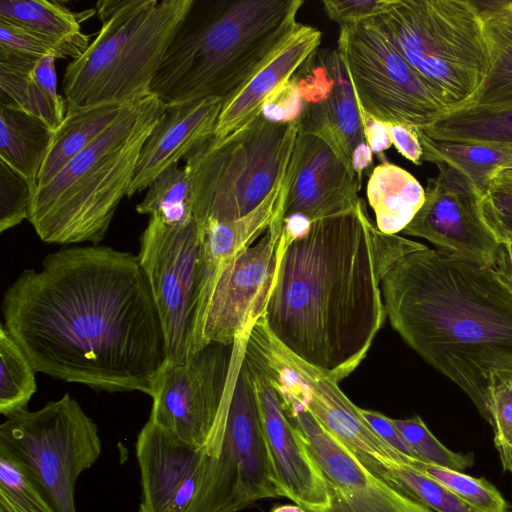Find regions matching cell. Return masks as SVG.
<instances>
[{
  "mask_svg": "<svg viewBox=\"0 0 512 512\" xmlns=\"http://www.w3.org/2000/svg\"><path fill=\"white\" fill-rule=\"evenodd\" d=\"M137 256L162 325L166 362H186L205 347L203 324L216 278L197 222L172 226L150 216Z\"/></svg>",
  "mask_w": 512,
  "mask_h": 512,
  "instance_id": "9",
  "label": "cell"
},
{
  "mask_svg": "<svg viewBox=\"0 0 512 512\" xmlns=\"http://www.w3.org/2000/svg\"><path fill=\"white\" fill-rule=\"evenodd\" d=\"M412 465L444 485L475 512H507L508 505L505 498L484 478H476L464 472L420 461Z\"/></svg>",
  "mask_w": 512,
  "mask_h": 512,
  "instance_id": "37",
  "label": "cell"
},
{
  "mask_svg": "<svg viewBox=\"0 0 512 512\" xmlns=\"http://www.w3.org/2000/svg\"><path fill=\"white\" fill-rule=\"evenodd\" d=\"M0 447L24 468L57 512H77L79 476L101 455L96 423L68 393L36 411L7 417L0 425Z\"/></svg>",
  "mask_w": 512,
  "mask_h": 512,
  "instance_id": "10",
  "label": "cell"
},
{
  "mask_svg": "<svg viewBox=\"0 0 512 512\" xmlns=\"http://www.w3.org/2000/svg\"><path fill=\"white\" fill-rule=\"evenodd\" d=\"M493 269L512 289V241L499 243Z\"/></svg>",
  "mask_w": 512,
  "mask_h": 512,
  "instance_id": "48",
  "label": "cell"
},
{
  "mask_svg": "<svg viewBox=\"0 0 512 512\" xmlns=\"http://www.w3.org/2000/svg\"><path fill=\"white\" fill-rule=\"evenodd\" d=\"M93 11L72 12L58 1L1 0L0 19L16 24L51 44L61 58H79L90 37L81 22Z\"/></svg>",
  "mask_w": 512,
  "mask_h": 512,
  "instance_id": "25",
  "label": "cell"
},
{
  "mask_svg": "<svg viewBox=\"0 0 512 512\" xmlns=\"http://www.w3.org/2000/svg\"><path fill=\"white\" fill-rule=\"evenodd\" d=\"M417 128L405 124H390L392 145L415 165L423 162V148Z\"/></svg>",
  "mask_w": 512,
  "mask_h": 512,
  "instance_id": "46",
  "label": "cell"
},
{
  "mask_svg": "<svg viewBox=\"0 0 512 512\" xmlns=\"http://www.w3.org/2000/svg\"><path fill=\"white\" fill-rule=\"evenodd\" d=\"M277 391L287 416L303 434L321 469L330 502L327 512H433L371 472L298 400Z\"/></svg>",
  "mask_w": 512,
  "mask_h": 512,
  "instance_id": "16",
  "label": "cell"
},
{
  "mask_svg": "<svg viewBox=\"0 0 512 512\" xmlns=\"http://www.w3.org/2000/svg\"><path fill=\"white\" fill-rule=\"evenodd\" d=\"M422 131L437 140L512 148V102L449 111Z\"/></svg>",
  "mask_w": 512,
  "mask_h": 512,
  "instance_id": "31",
  "label": "cell"
},
{
  "mask_svg": "<svg viewBox=\"0 0 512 512\" xmlns=\"http://www.w3.org/2000/svg\"><path fill=\"white\" fill-rule=\"evenodd\" d=\"M367 199L377 229L397 235L412 221L425 199V190L408 171L388 161L373 168L367 183Z\"/></svg>",
  "mask_w": 512,
  "mask_h": 512,
  "instance_id": "28",
  "label": "cell"
},
{
  "mask_svg": "<svg viewBox=\"0 0 512 512\" xmlns=\"http://www.w3.org/2000/svg\"><path fill=\"white\" fill-rule=\"evenodd\" d=\"M283 230L282 212L251 246L218 271L203 324L205 346L232 345L262 315L273 287Z\"/></svg>",
  "mask_w": 512,
  "mask_h": 512,
  "instance_id": "18",
  "label": "cell"
},
{
  "mask_svg": "<svg viewBox=\"0 0 512 512\" xmlns=\"http://www.w3.org/2000/svg\"><path fill=\"white\" fill-rule=\"evenodd\" d=\"M337 50L359 109L373 118L424 130L449 112L373 18L340 28Z\"/></svg>",
  "mask_w": 512,
  "mask_h": 512,
  "instance_id": "13",
  "label": "cell"
},
{
  "mask_svg": "<svg viewBox=\"0 0 512 512\" xmlns=\"http://www.w3.org/2000/svg\"><path fill=\"white\" fill-rule=\"evenodd\" d=\"M381 290L392 327L489 423L492 375L512 371V289L493 268L427 247L396 260Z\"/></svg>",
  "mask_w": 512,
  "mask_h": 512,
  "instance_id": "3",
  "label": "cell"
},
{
  "mask_svg": "<svg viewBox=\"0 0 512 512\" xmlns=\"http://www.w3.org/2000/svg\"><path fill=\"white\" fill-rule=\"evenodd\" d=\"M139 512H186L202 480L206 451L185 444L148 419L135 444Z\"/></svg>",
  "mask_w": 512,
  "mask_h": 512,
  "instance_id": "21",
  "label": "cell"
},
{
  "mask_svg": "<svg viewBox=\"0 0 512 512\" xmlns=\"http://www.w3.org/2000/svg\"><path fill=\"white\" fill-rule=\"evenodd\" d=\"M481 213L499 243L512 241V179L491 181L481 199Z\"/></svg>",
  "mask_w": 512,
  "mask_h": 512,
  "instance_id": "42",
  "label": "cell"
},
{
  "mask_svg": "<svg viewBox=\"0 0 512 512\" xmlns=\"http://www.w3.org/2000/svg\"><path fill=\"white\" fill-rule=\"evenodd\" d=\"M373 19L449 111L471 104L489 60L475 1L389 0Z\"/></svg>",
  "mask_w": 512,
  "mask_h": 512,
  "instance_id": "7",
  "label": "cell"
},
{
  "mask_svg": "<svg viewBox=\"0 0 512 512\" xmlns=\"http://www.w3.org/2000/svg\"><path fill=\"white\" fill-rule=\"evenodd\" d=\"M290 175L289 162L274 189L254 210L230 221L208 220L200 228L204 257L211 273L217 275L227 261L254 244L283 212Z\"/></svg>",
  "mask_w": 512,
  "mask_h": 512,
  "instance_id": "24",
  "label": "cell"
},
{
  "mask_svg": "<svg viewBox=\"0 0 512 512\" xmlns=\"http://www.w3.org/2000/svg\"><path fill=\"white\" fill-rule=\"evenodd\" d=\"M270 512H307L297 504H282L274 506Z\"/></svg>",
  "mask_w": 512,
  "mask_h": 512,
  "instance_id": "50",
  "label": "cell"
},
{
  "mask_svg": "<svg viewBox=\"0 0 512 512\" xmlns=\"http://www.w3.org/2000/svg\"><path fill=\"white\" fill-rule=\"evenodd\" d=\"M494 178L512 179V161L499 167L493 174Z\"/></svg>",
  "mask_w": 512,
  "mask_h": 512,
  "instance_id": "49",
  "label": "cell"
},
{
  "mask_svg": "<svg viewBox=\"0 0 512 512\" xmlns=\"http://www.w3.org/2000/svg\"><path fill=\"white\" fill-rule=\"evenodd\" d=\"M389 0H325L322 2L329 19L340 28L374 18L383 13Z\"/></svg>",
  "mask_w": 512,
  "mask_h": 512,
  "instance_id": "44",
  "label": "cell"
},
{
  "mask_svg": "<svg viewBox=\"0 0 512 512\" xmlns=\"http://www.w3.org/2000/svg\"><path fill=\"white\" fill-rule=\"evenodd\" d=\"M321 39L318 29L301 24L276 54L223 104L214 138H224L258 116L265 100L317 52Z\"/></svg>",
  "mask_w": 512,
  "mask_h": 512,
  "instance_id": "23",
  "label": "cell"
},
{
  "mask_svg": "<svg viewBox=\"0 0 512 512\" xmlns=\"http://www.w3.org/2000/svg\"><path fill=\"white\" fill-rule=\"evenodd\" d=\"M0 512H57L21 464L1 447Z\"/></svg>",
  "mask_w": 512,
  "mask_h": 512,
  "instance_id": "36",
  "label": "cell"
},
{
  "mask_svg": "<svg viewBox=\"0 0 512 512\" xmlns=\"http://www.w3.org/2000/svg\"><path fill=\"white\" fill-rule=\"evenodd\" d=\"M194 0H103L96 38L65 68L67 110L131 104L151 94L165 52ZM66 110V111H67Z\"/></svg>",
  "mask_w": 512,
  "mask_h": 512,
  "instance_id": "6",
  "label": "cell"
},
{
  "mask_svg": "<svg viewBox=\"0 0 512 512\" xmlns=\"http://www.w3.org/2000/svg\"><path fill=\"white\" fill-rule=\"evenodd\" d=\"M222 107L216 98L166 105L142 147L127 197L149 188L161 173L214 137Z\"/></svg>",
  "mask_w": 512,
  "mask_h": 512,
  "instance_id": "22",
  "label": "cell"
},
{
  "mask_svg": "<svg viewBox=\"0 0 512 512\" xmlns=\"http://www.w3.org/2000/svg\"><path fill=\"white\" fill-rule=\"evenodd\" d=\"M510 512H512V507H511V511Z\"/></svg>",
  "mask_w": 512,
  "mask_h": 512,
  "instance_id": "51",
  "label": "cell"
},
{
  "mask_svg": "<svg viewBox=\"0 0 512 512\" xmlns=\"http://www.w3.org/2000/svg\"><path fill=\"white\" fill-rule=\"evenodd\" d=\"M423 161L446 164L464 176L483 196L490 187L494 172L512 161V148L480 143L437 140L418 130Z\"/></svg>",
  "mask_w": 512,
  "mask_h": 512,
  "instance_id": "32",
  "label": "cell"
},
{
  "mask_svg": "<svg viewBox=\"0 0 512 512\" xmlns=\"http://www.w3.org/2000/svg\"><path fill=\"white\" fill-rule=\"evenodd\" d=\"M359 410L372 430L382 440L396 451L409 458L413 463L420 461L409 442L394 424L393 419L377 411L363 408H359Z\"/></svg>",
  "mask_w": 512,
  "mask_h": 512,
  "instance_id": "45",
  "label": "cell"
},
{
  "mask_svg": "<svg viewBox=\"0 0 512 512\" xmlns=\"http://www.w3.org/2000/svg\"><path fill=\"white\" fill-rule=\"evenodd\" d=\"M276 481L286 497L307 512H327V485L300 430L287 416L280 395L247 356Z\"/></svg>",
  "mask_w": 512,
  "mask_h": 512,
  "instance_id": "19",
  "label": "cell"
},
{
  "mask_svg": "<svg viewBox=\"0 0 512 512\" xmlns=\"http://www.w3.org/2000/svg\"><path fill=\"white\" fill-rule=\"evenodd\" d=\"M299 72L294 75L303 99L299 130L324 138L362 181L373 153L338 50L316 52Z\"/></svg>",
  "mask_w": 512,
  "mask_h": 512,
  "instance_id": "15",
  "label": "cell"
},
{
  "mask_svg": "<svg viewBox=\"0 0 512 512\" xmlns=\"http://www.w3.org/2000/svg\"><path fill=\"white\" fill-rule=\"evenodd\" d=\"M366 141L373 153L382 162L387 161L384 152L392 145L390 124L381 122L360 110Z\"/></svg>",
  "mask_w": 512,
  "mask_h": 512,
  "instance_id": "47",
  "label": "cell"
},
{
  "mask_svg": "<svg viewBox=\"0 0 512 512\" xmlns=\"http://www.w3.org/2000/svg\"><path fill=\"white\" fill-rule=\"evenodd\" d=\"M252 326L232 345L212 343L183 363H165L149 419L177 440L206 449L223 431Z\"/></svg>",
  "mask_w": 512,
  "mask_h": 512,
  "instance_id": "12",
  "label": "cell"
},
{
  "mask_svg": "<svg viewBox=\"0 0 512 512\" xmlns=\"http://www.w3.org/2000/svg\"><path fill=\"white\" fill-rule=\"evenodd\" d=\"M32 193L26 178L0 160V232L28 219Z\"/></svg>",
  "mask_w": 512,
  "mask_h": 512,
  "instance_id": "41",
  "label": "cell"
},
{
  "mask_svg": "<svg viewBox=\"0 0 512 512\" xmlns=\"http://www.w3.org/2000/svg\"><path fill=\"white\" fill-rule=\"evenodd\" d=\"M282 220L311 222L354 208L362 181L322 137L299 130L290 160Z\"/></svg>",
  "mask_w": 512,
  "mask_h": 512,
  "instance_id": "20",
  "label": "cell"
},
{
  "mask_svg": "<svg viewBox=\"0 0 512 512\" xmlns=\"http://www.w3.org/2000/svg\"><path fill=\"white\" fill-rule=\"evenodd\" d=\"M299 122L275 123L259 114L230 135L212 137L187 158L194 188V219L230 221L270 194L292 156Z\"/></svg>",
  "mask_w": 512,
  "mask_h": 512,
  "instance_id": "8",
  "label": "cell"
},
{
  "mask_svg": "<svg viewBox=\"0 0 512 512\" xmlns=\"http://www.w3.org/2000/svg\"><path fill=\"white\" fill-rule=\"evenodd\" d=\"M165 108L153 94L131 103L51 181L35 189L28 221L43 242L98 245L104 239Z\"/></svg>",
  "mask_w": 512,
  "mask_h": 512,
  "instance_id": "5",
  "label": "cell"
},
{
  "mask_svg": "<svg viewBox=\"0 0 512 512\" xmlns=\"http://www.w3.org/2000/svg\"><path fill=\"white\" fill-rule=\"evenodd\" d=\"M426 248L380 232L363 199L298 233L283 225L261 320L286 350L339 383L365 358L387 316L383 275L402 256Z\"/></svg>",
  "mask_w": 512,
  "mask_h": 512,
  "instance_id": "2",
  "label": "cell"
},
{
  "mask_svg": "<svg viewBox=\"0 0 512 512\" xmlns=\"http://www.w3.org/2000/svg\"><path fill=\"white\" fill-rule=\"evenodd\" d=\"M488 410L503 470L512 474V371L492 375Z\"/></svg>",
  "mask_w": 512,
  "mask_h": 512,
  "instance_id": "39",
  "label": "cell"
},
{
  "mask_svg": "<svg viewBox=\"0 0 512 512\" xmlns=\"http://www.w3.org/2000/svg\"><path fill=\"white\" fill-rule=\"evenodd\" d=\"M194 202L190 169L186 164H177L152 182L143 200L136 205V211L155 216L165 224L179 226L195 220Z\"/></svg>",
  "mask_w": 512,
  "mask_h": 512,
  "instance_id": "33",
  "label": "cell"
},
{
  "mask_svg": "<svg viewBox=\"0 0 512 512\" xmlns=\"http://www.w3.org/2000/svg\"><path fill=\"white\" fill-rule=\"evenodd\" d=\"M303 0H194L151 84L166 105L228 101L301 25Z\"/></svg>",
  "mask_w": 512,
  "mask_h": 512,
  "instance_id": "4",
  "label": "cell"
},
{
  "mask_svg": "<svg viewBox=\"0 0 512 512\" xmlns=\"http://www.w3.org/2000/svg\"><path fill=\"white\" fill-rule=\"evenodd\" d=\"M4 326L36 372L152 397L166 363L162 325L138 256L70 246L24 270L2 301Z\"/></svg>",
  "mask_w": 512,
  "mask_h": 512,
  "instance_id": "1",
  "label": "cell"
},
{
  "mask_svg": "<svg viewBox=\"0 0 512 512\" xmlns=\"http://www.w3.org/2000/svg\"><path fill=\"white\" fill-rule=\"evenodd\" d=\"M476 3L489 60L484 81L470 105L512 102V1Z\"/></svg>",
  "mask_w": 512,
  "mask_h": 512,
  "instance_id": "29",
  "label": "cell"
},
{
  "mask_svg": "<svg viewBox=\"0 0 512 512\" xmlns=\"http://www.w3.org/2000/svg\"><path fill=\"white\" fill-rule=\"evenodd\" d=\"M130 104H102L67 110L41 167L37 187L51 181L73 158L91 145Z\"/></svg>",
  "mask_w": 512,
  "mask_h": 512,
  "instance_id": "30",
  "label": "cell"
},
{
  "mask_svg": "<svg viewBox=\"0 0 512 512\" xmlns=\"http://www.w3.org/2000/svg\"><path fill=\"white\" fill-rule=\"evenodd\" d=\"M302 110L303 99L293 76L265 100L260 114L275 123H292L299 120Z\"/></svg>",
  "mask_w": 512,
  "mask_h": 512,
  "instance_id": "43",
  "label": "cell"
},
{
  "mask_svg": "<svg viewBox=\"0 0 512 512\" xmlns=\"http://www.w3.org/2000/svg\"><path fill=\"white\" fill-rule=\"evenodd\" d=\"M46 56L61 58L57 50L45 40L0 19V64L32 67Z\"/></svg>",
  "mask_w": 512,
  "mask_h": 512,
  "instance_id": "40",
  "label": "cell"
},
{
  "mask_svg": "<svg viewBox=\"0 0 512 512\" xmlns=\"http://www.w3.org/2000/svg\"><path fill=\"white\" fill-rule=\"evenodd\" d=\"M283 497L263 431L255 385L245 357L238 369L216 457L206 453L197 492L186 512H238Z\"/></svg>",
  "mask_w": 512,
  "mask_h": 512,
  "instance_id": "11",
  "label": "cell"
},
{
  "mask_svg": "<svg viewBox=\"0 0 512 512\" xmlns=\"http://www.w3.org/2000/svg\"><path fill=\"white\" fill-rule=\"evenodd\" d=\"M246 355L278 390L298 400L371 472L382 477L400 463H413L372 430L337 382L286 350L260 318L250 333Z\"/></svg>",
  "mask_w": 512,
  "mask_h": 512,
  "instance_id": "14",
  "label": "cell"
},
{
  "mask_svg": "<svg viewBox=\"0 0 512 512\" xmlns=\"http://www.w3.org/2000/svg\"><path fill=\"white\" fill-rule=\"evenodd\" d=\"M35 369L4 324L0 325V413L6 417L27 410L37 390Z\"/></svg>",
  "mask_w": 512,
  "mask_h": 512,
  "instance_id": "34",
  "label": "cell"
},
{
  "mask_svg": "<svg viewBox=\"0 0 512 512\" xmlns=\"http://www.w3.org/2000/svg\"><path fill=\"white\" fill-rule=\"evenodd\" d=\"M54 56L40 59L32 67L0 64V96L56 130L66 115L65 99L57 91Z\"/></svg>",
  "mask_w": 512,
  "mask_h": 512,
  "instance_id": "27",
  "label": "cell"
},
{
  "mask_svg": "<svg viewBox=\"0 0 512 512\" xmlns=\"http://www.w3.org/2000/svg\"><path fill=\"white\" fill-rule=\"evenodd\" d=\"M382 478L435 512H475L444 485L410 463L387 469Z\"/></svg>",
  "mask_w": 512,
  "mask_h": 512,
  "instance_id": "35",
  "label": "cell"
},
{
  "mask_svg": "<svg viewBox=\"0 0 512 512\" xmlns=\"http://www.w3.org/2000/svg\"><path fill=\"white\" fill-rule=\"evenodd\" d=\"M393 422L421 462L460 472L474 464L472 453H455L449 450L432 434L419 416L393 419Z\"/></svg>",
  "mask_w": 512,
  "mask_h": 512,
  "instance_id": "38",
  "label": "cell"
},
{
  "mask_svg": "<svg viewBox=\"0 0 512 512\" xmlns=\"http://www.w3.org/2000/svg\"><path fill=\"white\" fill-rule=\"evenodd\" d=\"M437 167V175L427 181L424 203L402 232L428 240L446 255L493 268L499 242L483 220L482 195L456 169Z\"/></svg>",
  "mask_w": 512,
  "mask_h": 512,
  "instance_id": "17",
  "label": "cell"
},
{
  "mask_svg": "<svg viewBox=\"0 0 512 512\" xmlns=\"http://www.w3.org/2000/svg\"><path fill=\"white\" fill-rule=\"evenodd\" d=\"M53 137L43 121L0 96V160L24 176L33 192Z\"/></svg>",
  "mask_w": 512,
  "mask_h": 512,
  "instance_id": "26",
  "label": "cell"
}]
</instances>
